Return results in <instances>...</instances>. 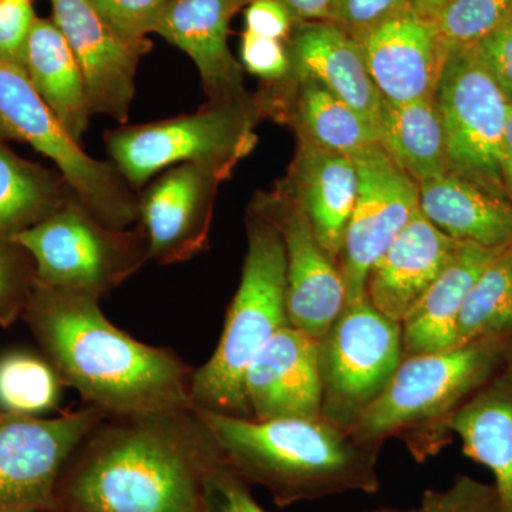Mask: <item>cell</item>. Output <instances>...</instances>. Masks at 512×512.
I'll list each match as a JSON object with an SVG mask.
<instances>
[{"instance_id":"1","label":"cell","mask_w":512,"mask_h":512,"mask_svg":"<svg viewBox=\"0 0 512 512\" xmlns=\"http://www.w3.org/2000/svg\"><path fill=\"white\" fill-rule=\"evenodd\" d=\"M220 457L194 409L106 417L67 461L56 512H205L202 481Z\"/></svg>"},{"instance_id":"2","label":"cell","mask_w":512,"mask_h":512,"mask_svg":"<svg viewBox=\"0 0 512 512\" xmlns=\"http://www.w3.org/2000/svg\"><path fill=\"white\" fill-rule=\"evenodd\" d=\"M23 320L64 386L104 416L194 409V369L170 349L117 328L96 296L37 284Z\"/></svg>"},{"instance_id":"3","label":"cell","mask_w":512,"mask_h":512,"mask_svg":"<svg viewBox=\"0 0 512 512\" xmlns=\"http://www.w3.org/2000/svg\"><path fill=\"white\" fill-rule=\"evenodd\" d=\"M222 460L278 507L345 493L376 494L379 448L323 419L259 421L194 409Z\"/></svg>"},{"instance_id":"4","label":"cell","mask_w":512,"mask_h":512,"mask_svg":"<svg viewBox=\"0 0 512 512\" xmlns=\"http://www.w3.org/2000/svg\"><path fill=\"white\" fill-rule=\"evenodd\" d=\"M512 357V338L477 339L439 352L404 355L392 379L346 433L382 448L403 441L419 463L437 456L453 434L451 417Z\"/></svg>"},{"instance_id":"5","label":"cell","mask_w":512,"mask_h":512,"mask_svg":"<svg viewBox=\"0 0 512 512\" xmlns=\"http://www.w3.org/2000/svg\"><path fill=\"white\" fill-rule=\"evenodd\" d=\"M248 251L238 291L229 305L217 349L194 369L190 396L194 409L252 419L245 375L269 339L289 325L286 312V255L271 221L249 207Z\"/></svg>"},{"instance_id":"6","label":"cell","mask_w":512,"mask_h":512,"mask_svg":"<svg viewBox=\"0 0 512 512\" xmlns=\"http://www.w3.org/2000/svg\"><path fill=\"white\" fill-rule=\"evenodd\" d=\"M264 119L249 103H207L195 113L106 131L110 163L134 191L174 165L211 163L234 170L256 146L255 127Z\"/></svg>"},{"instance_id":"7","label":"cell","mask_w":512,"mask_h":512,"mask_svg":"<svg viewBox=\"0 0 512 512\" xmlns=\"http://www.w3.org/2000/svg\"><path fill=\"white\" fill-rule=\"evenodd\" d=\"M16 242L35 259L40 285L99 299L150 261V242L141 222L126 229L107 227L74 192Z\"/></svg>"},{"instance_id":"8","label":"cell","mask_w":512,"mask_h":512,"mask_svg":"<svg viewBox=\"0 0 512 512\" xmlns=\"http://www.w3.org/2000/svg\"><path fill=\"white\" fill-rule=\"evenodd\" d=\"M0 137L29 144L55 163L79 200L107 227L140 222L138 194L110 161L84 153L37 94L28 74L0 59Z\"/></svg>"},{"instance_id":"9","label":"cell","mask_w":512,"mask_h":512,"mask_svg":"<svg viewBox=\"0 0 512 512\" xmlns=\"http://www.w3.org/2000/svg\"><path fill=\"white\" fill-rule=\"evenodd\" d=\"M404 357L402 323L367 296L346 302L318 339L320 417L348 431L392 379Z\"/></svg>"},{"instance_id":"10","label":"cell","mask_w":512,"mask_h":512,"mask_svg":"<svg viewBox=\"0 0 512 512\" xmlns=\"http://www.w3.org/2000/svg\"><path fill=\"white\" fill-rule=\"evenodd\" d=\"M434 100L448 173L507 197L500 158L510 103L470 45L448 47Z\"/></svg>"},{"instance_id":"11","label":"cell","mask_w":512,"mask_h":512,"mask_svg":"<svg viewBox=\"0 0 512 512\" xmlns=\"http://www.w3.org/2000/svg\"><path fill=\"white\" fill-rule=\"evenodd\" d=\"M103 419L87 404L52 419L0 410V511L56 512L67 461Z\"/></svg>"},{"instance_id":"12","label":"cell","mask_w":512,"mask_h":512,"mask_svg":"<svg viewBox=\"0 0 512 512\" xmlns=\"http://www.w3.org/2000/svg\"><path fill=\"white\" fill-rule=\"evenodd\" d=\"M249 207L271 221L284 241L289 325L322 338L346 305L338 264L320 245L301 201L284 184L259 192Z\"/></svg>"},{"instance_id":"13","label":"cell","mask_w":512,"mask_h":512,"mask_svg":"<svg viewBox=\"0 0 512 512\" xmlns=\"http://www.w3.org/2000/svg\"><path fill=\"white\" fill-rule=\"evenodd\" d=\"M359 188L339 258L346 302L365 298L370 269L420 211L419 184L376 144L355 158Z\"/></svg>"},{"instance_id":"14","label":"cell","mask_w":512,"mask_h":512,"mask_svg":"<svg viewBox=\"0 0 512 512\" xmlns=\"http://www.w3.org/2000/svg\"><path fill=\"white\" fill-rule=\"evenodd\" d=\"M232 171L211 163L178 164L138 194L150 261L183 264L208 248L218 188Z\"/></svg>"},{"instance_id":"15","label":"cell","mask_w":512,"mask_h":512,"mask_svg":"<svg viewBox=\"0 0 512 512\" xmlns=\"http://www.w3.org/2000/svg\"><path fill=\"white\" fill-rule=\"evenodd\" d=\"M53 22L69 43L93 114L128 124L138 64L153 43L128 42L97 15L89 0H50Z\"/></svg>"},{"instance_id":"16","label":"cell","mask_w":512,"mask_h":512,"mask_svg":"<svg viewBox=\"0 0 512 512\" xmlns=\"http://www.w3.org/2000/svg\"><path fill=\"white\" fill-rule=\"evenodd\" d=\"M357 43L386 103H409L436 93L448 46L434 20L409 8Z\"/></svg>"},{"instance_id":"17","label":"cell","mask_w":512,"mask_h":512,"mask_svg":"<svg viewBox=\"0 0 512 512\" xmlns=\"http://www.w3.org/2000/svg\"><path fill=\"white\" fill-rule=\"evenodd\" d=\"M251 0H170L157 35L183 50L200 73L208 103H249L242 64L228 46L229 25Z\"/></svg>"},{"instance_id":"18","label":"cell","mask_w":512,"mask_h":512,"mask_svg":"<svg viewBox=\"0 0 512 512\" xmlns=\"http://www.w3.org/2000/svg\"><path fill=\"white\" fill-rule=\"evenodd\" d=\"M244 387L252 419H322L318 340L285 326L252 360Z\"/></svg>"},{"instance_id":"19","label":"cell","mask_w":512,"mask_h":512,"mask_svg":"<svg viewBox=\"0 0 512 512\" xmlns=\"http://www.w3.org/2000/svg\"><path fill=\"white\" fill-rule=\"evenodd\" d=\"M255 99L262 117L291 127L298 140L322 150L355 160L380 143L356 110L313 80L288 76L264 83Z\"/></svg>"},{"instance_id":"20","label":"cell","mask_w":512,"mask_h":512,"mask_svg":"<svg viewBox=\"0 0 512 512\" xmlns=\"http://www.w3.org/2000/svg\"><path fill=\"white\" fill-rule=\"evenodd\" d=\"M286 47L289 76L319 83L356 110L379 136L383 97L353 37L333 22H296Z\"/></svg>"},{"instance_id":"21","label":"cell","mask_w":512,"mask_h":512,"mask_svg":"<svg viewBox=\"0 0 512 512\" xmlns=\"http://www.w3.org/2000/svg\"><path fill=\"white\" fill-rule=\"evenodd\" d=\"M460 242L417 212L370 269L367 299L384 316L402 323L456 255Z\"/></svg>"},{"instance_id":"22","label":"cell","mask_w":512,"mask_h":512,"mask_svg":"<svg viewBox=\"0 0 512 512\" xmlns=\"http://www.w3.org/2000/svg\"><path fill=\"white\" fill-rule=\"evenodd\" d=\"M281 183L301 201L320 245L339 266L359 188L356 161L298 140Z\"/></svg>"},{"instance_id":"23","label":"cell","mask_w":512,"mask_h":512,"mask_svg":"<svg viewBox=\"0 0 512 512\" xmlns=\"http://www.w3.org/2000/svg\"><path fill=\"white\" fill-rule=\"evenodd\" d=\"M505 247L460 242L456 255L402 322L404 355L439 352L454 346L458 318L468 293Z\"/></svg>"},{"instance_id":"24","label":"cell","mask_w":512,"mask_h":512,"mask_svg":"<svg viewBox=\"0 0 512 512\" xmlns=\"http://www.w3.org/2000/svg\"><path fill=\"white\" fill-rule=\"evenodd\" d=\"M464 454L493 473L505 512H512V357L448 423Z\"/></svg>"},{"instance_id":"25","label":"cell","mask_w":512,"mask_h":512,"mask_svg":"<svg viewBox=\"0 0 512 512\" xmlns=\"http://www.w3.org/2000/svg\"><path fill=\"white\" fill-rule=\"evenodd\" d=\"M420 211L448 237L500 248L512 242V201L454 174L419 184Z\"/></svg>"},{"instance_id":"26","label":"cell","mask_w":512,"mask_h":512,"mask_svg":"<svg viewBox=\"0 0 512 512\" xmlns=\"http://www.w3.org/2000/svg\"><path fill=\"white\" fill-rule=\"evenodd\" d=\"M26 74L64 130L82 144L93 111L76 57L53 20L36 18L33 23L26 49Z\"/></svg>"},{"instance_id":"27","label":"cell","mask_w":512,"mask_h":512,"mask_svg":"<svg viewBox=\"0 0 512 512\" xmlns=\"http://www.w3.org/2000/svg\"><path fill=\"white\" fill-rule=\"evenodd\" d=\"M0 137V244L49 218L74 192L59 171L16 154Z\"/></svg>"},{"instance_id":"28","label":"cell","mask_w":512,"mask_h":512,"mask_svg":"<svg viewBox=\"0 0 512 512\" xmlns=\"http://www.w3.org/2000/svg\"><path fill=\"white\" fill-rule=\"evenodd\" d=\"M379 141L417 184L448 173L446 138L434 96L402 104L383 101Z\"/></svg>"},{"instance_id":"29","label":"cell","mask_w":512,"mask_h":512,"mask_svg":"<svg viewBox=\"0 0 512 512\" xmlns=\"http://www.w3.org/2000/svg\"><path fill=\"white\" fill-rule=\"evenodd\" d=\"M512 338V242L478 276L458 318L454 346Z\"/></svg>"},{"instance_id":"30","label":"cell","mask_w":512,"mask_h":512,"mask_svg":"<svg viewBox=\"0 0 512 512\" xmlns=\"http://www.w3.org/2000/svg\"><path fill=\"white\" fill-rule=\"evenodd\" d=\"M63 387L45 356L26 350L0 356V410L40 417L56 409Z\"/></svg>"},{"instance_id":"31","label":"cell","mask_w":512,"mask_h":512,"mask_svg":"<svg viewBox=\"0 0 512 512\" xmlns=\"http://www.w3.org/2000/svg\"><path fill=\"white\" fill-rule=\"evenodd\" d=\"M512 15V0H453L434 18L448 47L474 45Z\"/></svg>"},{"instance_id":"32","label":"cell","mask_w":512,"mask_h":512,"mask_svg":"<svg viewBox=\"0 0 512 512\" xmlns=\"http://www.w3.org/2000/svg\"><path fill=\"white\" fill-rule=\"evenodd\" d=\"M36 262L19 242L0 244V326L23 319L37 288Z\"/></svg>"},{"instance_id":"33","label":"cell","mask_w":512,"mask_h":512,"mask_svg":"<svg viewBox=\"0 0 512 512\" xmlns=\"http://www.w3.org/2000/svg\"><path fill=\"white\" fill-rule=\"evenodd\" d=\"M414 512H505L494 484L470 476H457L443 490L424 491Z\"/></svg>"},{"instance_id":"34","label":"cell","mask_w":512,"mask_h":512,"mask_svg":"<svg viewBox=\"0 0 512 512\" xmlns=\"http://www.w3.org/2000/svg\"><path fill=\"white\" fill-rule=\"evenodd\" d=\"M107 25L128 42H144L156 32L170 0H89Z\"/></svg>"},{"instance_id":"35","label":"cell","mask_w":512,"mask_h":512,"mask_svg":"<svg viewBox=\"0 0 512 512\" xmlns=\"http://www.w3.org/2000/svg\"><path fill=\"white\" fill-rule=\"evenodd\" d=\"M205 512H266L249 493L248 484L218 458L202 481Z\"/></svg>"},{"instance_id":"36","label":"cell","mask_w":512,"mask_h":512,"mask_svg":"<svg viewBox=\"0 0 512 512\" xmlns=\"http://www.w3.org/2000/svg\"><path fill=\"white\" fill-rule=\"evenodd\" d=\"M37 16L32 0H0V59L26 72V49Z\"/></svg>"},{"instance_id":"37","label":"cell","mask_w":512,"mask_h":512,"mask_svg":"<svg viewBox=\"0 0 512 512\" xmlns=\"http://www.w3.org/2000/svg\"><path fill=\"white\" fill-rule=\"evenodd\" d=\"M409 8L407 0H336L333 23L360 42L377 26Z\"/></svg>"},{"instance_id":"38","label":"cell","mask_w":512,"mask_h":512,"mask_svg":"<svg viewBox=\"0 0 512 512\" xmlns=\"http://www.w3.org/2000/svg\"><path fill=\"white\" fill-rule=\"evenodd\" d=\"M241 64L264 83L284 80L291 72L286 42L255 35L248 30L241 37Z\"/></svg>"},{"instance_id":"39","label":"cell","mask_w":512,"mask_h":512,"mask_svg":"<svg viewBox=\"0 0 512 512\" xmlns=\"http://www.w3.org/2000/svg\"><path fill=\"white\" fill-rule=\"evenodd\" d=\"M477 59L512 104V15L493 32L470 45Z\"/></svg>"},{"instance_id":"40","label":"cell","mask_w":512,"mask_h":512,"mask_svg":"<svg viewBox=\"0 0 512 512\" xmlns=\"http://www.w3.org/2000/svg\"><path fill=\"white\" fill-rule=\"evenodd\" d=\"M296 20L278 0H251L245 8V30L286 42Z\"/></svg>"},{"instance_id":"41","label":"cell","mask_w":512,"mask_h":512,"mask_svg":"<svg viewBox=\"0 0 512 512\" xmlns=\"http://www.w3.org/2000/svg\"><path fill=\"white\" fill-rule=\"evenodd\" d=\"M298 22H333L336 0H278Z\"/></svg>"},{"instance_id":"42","label":"cell","mask_w":512,"mask_h":512,"mask_svg":"<svg viewBox=\"0 0 512 512\" xmlns=\"http://www.w3.org/2000/svg\"><path fill=\"white\" fill-rule=\"evenodd\" d=\"M500 171L505 194L512 201V104L508 107L507 126L501 146Z\"/></svg>"},{"instance_id":"43","label":"cell","mask_w":512,"mask_h":512,"mask_svg":"<svg viewBox=\"0 0 512 512\" xmlns=\"http://www.w3.org/2000/svg\"><path fill=\"white\" fill-rule=\"evenodd\" d=\"M407 2H409L410 8L416 10L421 16L433 20L453 0H407Z\"/></svg>"},{"instance_id":"44","label":"cell","mask_w":512,"mask_h":512,"mask_svg":"<svg viewBox=\"0 0 512 512\" xmlns=\"http://www.w3.org/2000/svg\"><path fill=\"white\" fill-rule=\"evenodd\" d=\"M369 512H414L413 510H402V508H392V507H383L377 508V510L369 511Z\"/></svg>"},{"instance_id":"45","label":"cell","mask_w":512,"mask_h":512,"mask_svg":"<svg viewBox=\"0 0 512 512\" xmlns=\"http://www.w3.org/2000/svg\"><path fill=\"white\" fill-rule=\"evenodd\" d=\"M0 512H49V511H0Z\"/></svg>"}]
</instances>
